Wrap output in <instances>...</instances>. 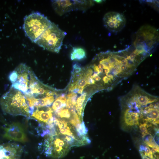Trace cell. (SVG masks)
<instances>
[{
	"label": "cell",
	"mask_w": 159,
	"mask_h": 159,
	"mask_svg": "<svg viewBox=\"0 0 159 159\" xmlns=\"http://www.w3.org/2000/svg\"><path fill=\"white\" fill-rule=\"evenodd\" d=\"M56 115L61 118H70L71 112L68 109L62 108L55 111Z\"/></svg>",
	"instance_id": "obj_13"
},
{
	"label": "cell",
	"mask_w": 159,
	"mask_h": 159,
	"mask_svg": "<svg viewBox=\"0 0 159 159\" xmlns=\"http://www.w3.org/2000/svg\"><path fill=\"white\" fill-rule=\"evenodd\" d=\"M106 74V76H107L111 80L112 79V80H113V76L111 74Z\"/></svg>",
	"instance_id": "obj_30"
},
{
	"label": "cell",
	"mask_w": 159,
	"mask_h": 159,
	"mask_svg": "<svg viewBox=\"0 0 159 159\" xmlns=\"http://www.w3.org/2000/svg\"><path fill=\"white\" fill-rule=\"evenodd\" d=\"M53 110L49 106L34 108L30 113V117L42 123L49 125L53 122Z\"/></svg>",
	"instance_id": "obj_9"
},
{
	"label": "cell",
	"mask_w": 159,
	"mask_h": 159,
	"mask_svg": "<svg viewBox=\"0 0 159 159\" xmlns=\"http://www.w3.org/2000/svg\"><path fill=\"white\" fill-rule=\"evenodd\" d=\"M143 151L144 152V154L146 156L148 157L151 159H154L155 158V156H154V155L150 149L149 147L147 146L145 147L144 150Z\"/></svg>",
	"instance_id": "obj_19"
},
{
	"label": "cell",
	"mask_w": 159,
	"mask_h": 159,
	"mask_svg": "<svg viewBox=\"0 0 159 159\" xmlns=\"http://www.w3.org/2000/svg\"><path fill=\"white\" fill-rule=\"evenodd\" d=\"M94 78V80L97 82L101 80V77L98 75L95 77Z\"/></svg>",
	"instance_id": "obj_28"
},
{
	"label": "cell",
	"mask_w": 159,
	"mask_h": 159,
	"mask_svg": "<svg viewBox=\"0 0 159 159\" xmlns=\"http://www.w3.org/2000/svg\"><path fill=\"white\" fill-rule=\"evenodd\" d=\"M22 147L13 143L0 144V159H21Z\"/></svg>",
	"instance_id": "obj_7"
},
{
	"label": "cell",
	"mask_w": 159,
	"mask_h": 159,
	"mask_svg": "<svg viewBox=\"0 0 159 159\" xmlns=\"http://www.w3.org/2000/svg\"><path fill=\"white\" fill-rule=\"evenodd\" d=\"M136 55H137V54L136 51L135 50L132 53L130 54V56H129V59H130L131 60L134 61Z\"/></svg>",
	"instance_id": "obj_22"
},
{
	"label": "cell",
	"mask_w": 159,
	"mask_h": 159,
	"mask_svg": "<svg viewBox=\"0 0 159 159\" xmlns=\"http://www.w3.org/2000/svg\"><path fill=\"white\" fill-rule=\"evenodd\" d=\"M3 137L9 140L22 143L27 141V138L24 130L21 125L14 122L4 128Z\"/></svg>",
	"instance_id": "obj_8"
},
{
	"label": "cell",
	"mask_w": 159,
	"mask_h": 159,
	"mask_svg": "<svg viewBox=\"0 0 159 159\" xmlns=\"http://www.w3.org/2000/svg\"><path fill=\"white\" fill-rule=\"evenodd\" d=\"M96 65L97 66V67L99 69H103L104 67V65L103 64H102L101 63H99L97 65Z\"/></svg>",
	"instance_id": "obj_27"
},
{
	"label": "cell",
	"mask_w": 159,
	"mask_h": 159,
	"mask_svg": "<svg viewBox=\"0 0 159 159\" xmlns=\"http://www.w3.org/2000/svg\"><path fill=\"white\" fill-rule=\"evenodd\" d=\"M66 34L57 25L52 23L34 43L44 49L57 53L61 48Z\"/></svg>",
	"instance_id": "obj_2"
},
{
	"label": "cell",
	"mask_w": 159,
	"mask_h": 159,
	"mask_svg": "<svg viewBox=\"0 0 159 159\" xmlns=\"http://www.w3.org/2000/svg\"><path fill=\"white\" fill-rule=\"evenodd\" d=\"M57 132L55 135H48L44 143L42 152L47 157L59 158L67 155L70 147L64 139V135L61 137Z\"/></svg>",
	"instance_id": "obj_5"
},
{
	"label": "cell",
	"mask_w": 159,
	"mask_h": 159,
	"mask_svg": "<svg viewBox=\"0 0 159 159\" xmlns=\"http://www.w3.org/2000/svg\"><path fill=\"white\" fill-rule=\"evenodd\" d=\"M52 2L54 11L60 16L74 10L85 11L89 6L87 0H59Z\"/></svg>",
	"instance_id": "obj_6"
},
{
	"label": "cell",
	"mask_w": 159,
	"mask_h": 159,
	"mask_svg": "<svg viewBox=\"0 0 159 159\" xmlns=\"http://www.w3.org/2000/svg\"><path fill=\"white\" fill-rule=\"evenodd\" d=\"M0 104L5 113L30 117V108L25 95L11 87L1 97Z\"/></svg>",
	"instance_id": "obj_1"
},
{
	"label": "cell",
	"mask_w": 159,
	"mask_h": 159,
	"mask_svg": "<svg viewBox=\"0 0 159 159\" xmlns=\"http://www.w3.org/2000/svg\"><path fill=\"white\" fill-rule=\"evenodd\" d=\"M142 159H150L147 156L145 155L142 152H140Z\"/></svg>",
	"instance_id": "obj_26"
},
{
	"label": "cell",
	"mask_w": 159,
	"mask_h": 159,
	"mask_svg": "<svg viewBox=\"0 0 159 159\" xmlns=\"http://www.w3.org/2000/svg\"><path fill=\"white\" fill-rule=\"evenodd\" d=\"M121 64L125 65L127 66L128 64V60L126 59H124L122 60V61L120 62Z\"/></svg>",
	"instance_id": "obj_25"
},
{
	"label": "cell",
	"mask_w": 159,
	"mask_h": 159,
	"mask_svg": "<svg viewBox=\"0 0 159 159\" xmlns=\"http://www.w3.org/2000/svg\"><path fill=\"white\" fill-rule=\"evenodd\" d=\"M95 1L98 4H100L103 2V0H94L93 1Z\"/></svg>",
	"instance_id": "obj_31"
},
{
	"label": "cell",
	"mask_w": 159,
	"mask_h": 159,
	"mask_svg": "<svg viewBox=\"0 0 159 159\" xmlns=\"http://www.w3.org/2000/svg\"><path fill=\"white\" fill-rule=\"evenodd\" d=\"M144 142L147 145L152 148L159 146L158 145L155 141L153 137L151 135L146 137Z\"/></svg>",
	"instance_id": "obj_14"
},
{
	"label": "cell",
	"mask_w": 159,
	"mask_h": 159,
	"mask_svg": "<svg viewBox=\"0 0 159 159\" xmlns=\"http://www.w3.org/2000/svg\"><path fill=\"white\" fill-rule=\"evenodd\" d=\"M86 96V93H83L77 99L76 101V104H83L85 100Z\"/></svg>",
	"instance_id": "obj_20"
},
{
	"label": "cell",
	"mask_w": 159,
	"mask_h": 159,
	"mask_svg": "<svg viewBox=\"0 0 159 159\" xmlns=\"http://www.w3.org/2000/svg\"><path fill=\"white\" fill-rule=\"evenodd\" d=\"M75 127L78 135L79 136L83 137L87 134L88 130L85 126L84 121H82L81 123L77 124Z\"/></svg>",
	"instance_id": "obj_12"
},
{
	"label": "cell",
	"mask_w": 159,
	"mask_h": 159,
	"mask_svg": "<svg viewBox=\"0 0 159 159\" xmlns=\"http://www.w3.org/2000/svg\"><path fill=\"white\" fill-rule=\"evenodd\" d=\"M9 79L11 87L26 95L30 85L38 78L29 67L21 63L10 73Z\"/></svg>",
	"instance_id": "obj_3"
},
{
	"label": "cell",
	"mask_w": 159,
	"mask_h": 159,
	"mask_svg": "<svg viewBox=\"0 0 159 159\" xmlns=\"http://www.w3.org/2000/svg\"><path fill=\"white\" fill-rule=\"evenodd\" d=\"M120 68L122 71L126 69V66L125 65H121Z\"/></svg>",
	"instance_id": "obj_29"
},
{
	"label": "cell",
	"mask_w": 159,
	"mask_h": 159,
	"mask_svg": "<svg viewBox=\"0 0 159 159\" xmlns=\"http://www.w3.org/2000/svg\"><path fill=\"white\" fill-rule=\"evenodd\" d=\"M149 99L146 96L140 95L138 97V101L139 104L143 105H146L150 103Z\"/></svg>",
	"instance_id": "obj_16"
},
{
	"label": "cell",
	"mask_w": 159,
	"mask_h": 159,
	"mask_svg": "<svg viewBox=\"0 0 159 159\" xmlns=\"http://www.w3.org/2000/svg\"><path fill=\"white\" fill-rule=\"evenodd\" d=\"M99 72L100 73H102L103 72V69H99Z\"/></svg>",
	"instance_id": "obj_32"
},
{
	"label": "cell",
	"mask_w": 159,
	"mask_h": 159,
	"mask_svg": "<svg viewBox=\"0 0 159 159\" xmlns=\"http://www.w3.org/2000/svg\"><path fill=\"white\" fill-rule=\"evenodd\" d=\"M104 82L105 83H107L109 82H111V80L107 76H104L102 79Z\"/></svg>",
	"instance_id": "obj_23"
},
{
	"label": "cell",
	"mask_w": 159,
	"mask_h": 159,
	"mask_svg": "<svg viewBox=\"0 0 159 159\" xmlns=\"http://www.w3.org/2000/svg\"><path fill=\"white\" fill-rule=\"evenodd\" d=\"M86 57L84 49L80 47H74L72 48L70 54V59L72 60H80Z\"/></svg>",
	"instance_id": "obj_10"
},
{
	"label": "cell",
	"mask_w": 159,
	"mask_h": 159,
	"mask_svg": "<svg viewBox=\"0 0 159 159\" xmlns=\"http://www.w3.org/2000/svg\"><path fill=\"white\" fill-rule=\"evenodd\" d=\"M159 146L154 147L151 149V152L153 153H154L156 152H159Z\"/></svg>",
	"instance_id": "obj_24"
},
{
	"label": "cell",
	"mask_w": 159,
	"mask_h": 159,
	"mask_svg": "<svg viewBox=\"0 0 159 159\" xmlns=\"http://www.w3.org/2000/svg\"><path fill=\"white\" fill-rule=\"evenodd\" d=\"M139 126L143 137H144L147 135L150 134L147 129L148 127L146 123L140 124Z\"/></svg>",
	"instance_id": "obj_18"
},
{
	"label": "cell",
	"mask_w": 159,
	"mask_h": 159,
	"mask_svg": "<svg viewBox=\"0 0 159 159\" xmlns=\"http://www.w3.org/2000/svg\"><path fill=\"white\" fill-rule=\"evenodd\" d=\"M66 106L67 108L70 111L73 117L77 114L75 112V105L72 102L70 99H67L66 100Z\"/></svg>",
	"instance_id": "obj_15"
},
{
	"label": "cell",
	"mask_w": 159,
	"mask_h": 159,
	"mask_svg": "<svg viewBox=\"0 0 159 159\" xmlns=\"http://www.w3.org/2000/svg\"><path fill=\"white\" fill-rule=\"evenodd\" d=\"M135 50L137 52L138 54L142 53L144 51L143 49V47L141 45L137 46Z\"/></svg>",
	"instance_id": "obj_21"
},
{
	"label": "cell",
	"mask_w": 159,
	"mask_h": 159,
	"mask_svg": "<svg viewBox=\"0 0 159 159\" xmlns=\"http://www.w3.org/2000/svg\"><path fill=\"white\" fill-rule=\"evenodd\" d=\"M52 23L44 14L34 12L25 17L23 28L28 37L34 42Z\"/></svg>",
	"instance_id": "obj_4"
},
{
	"label": "cell",
	"mask_w": 159,
	"mask_h": 159,
	"mask_svg": "<svg viewBox=\"0 0 159 159\" xmlns=\"http://www.w3.org/2000/svg\"><path fill=\"white\" fill-rule=\"evenodd\" d=\"M66 99L65 95L63 94L59 97L54 102L52 105L53 110L55 111L64 108L66 106Z\"/></svg>",
	"instance_id": "obj_11"
},
{
	"label": "cell",
	"mask_w": 159,
	"mask_h": 159,
	"mask_svg": "<svg viewBox=\"0 0 159 159\" xmlns=\"http://www.w3.org/2000/svg\"><path fill=\"white\" fill-rule=\"evenodd\" d=\"M77 81L74 82L77 85V89L80 88H84V87L87 85L85 79L81 77V75Z\"/></svg>",
	"instance_id": "obj_17"
}]
</instances>
